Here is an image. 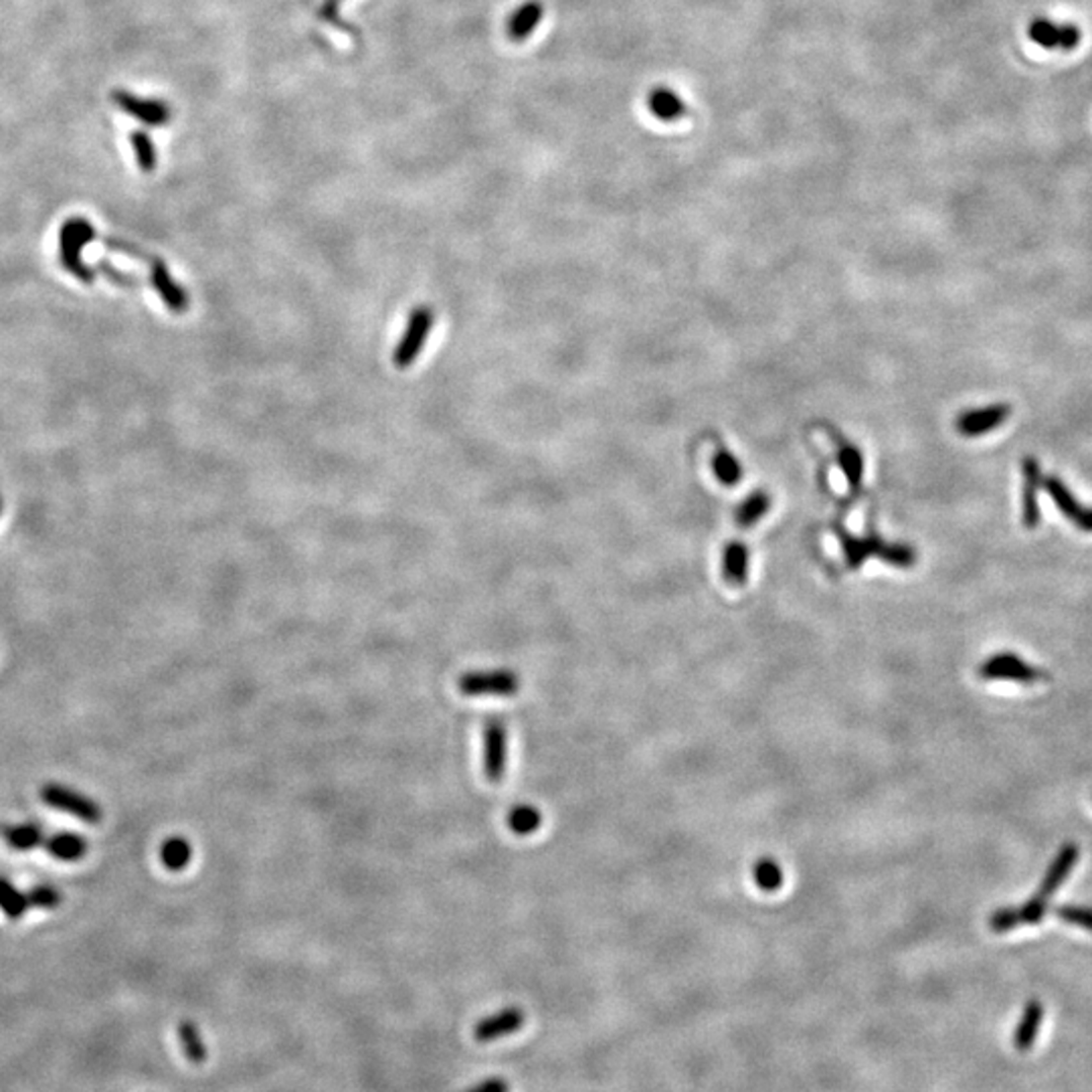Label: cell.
<instances>
[{"mask_svg":"<svg viewBox=\"0 0 1092 1092\" xmlns=\"http://www.w3.org/2000/svg\"><path fill=\"white\" fill-rule=\"evenodd\" d=\"M47 852L61 862H77L87 852V840L77 834H55L47 840Z\"/></svg>","mask_w":1092,"mask_h":1092,"instance_id":"cell-20","label":"cell"},{"mask_svg":"<svg viewBox=\"0 0 1092 1092\" xmlns=\"http://www.w3.org/2000/svg\"><path fill=\"white\" fill-rule=\"evenodd\" d=\"M838 536L842 540V549L846 555V565L850 569H860V565L868 557H878L885 563H891L899 569H911L917 563V553L913 547L905 544H889L876 534H868L866 538L850 536L848 532L838 530Z\"/></svg>","mask_w":1092,"mask_h":1092,"instance_id":"cell-2","label":"cell"},{"mask_svg":"<svg viewBox=\"0 0 1092 1092\" xmlns=\"http://www.w3.org/2000/svg\"><path fill=\"white\" fill-rule=\"evenodd\" d=\"M190 858H192V848L186 838L172 836L160 848V860L168 870L176 872V870L186 868L190 864Z\"/></svg>","mask_w":1092,"mask_h":1092,"instance_id":"cell-25","label":"cell"},{"mask_svg":"<svg viewBox=\"0 0 1092 1092\" xmlns=\"http://www.w3.org/2000/svg\"><path fill=\"white\" fill-rule=\"evenodd\" d=\"M148 263H150V283L154 291L158 293V298L166 304V308L172 314H184L190 306V300L184 287L178 281H174V277L170 275L162 259H150Z\"/></svg>","mask_w":1092,"mask_h":1092,"instance_id":"cell-13","label":"cell"},{"mask_svg":"<svg viewBox=\"0 0 1092 1092\" xmlns=\"http://www.w3.org/2000/svg\"><path fill=\"white\" fill-rule=\"evenodd\" d=\"M342 2H344V0H324V4H322V8H320V18L326 20V22H330V24H334V26H340V28H348V30H350V26H346V24L340 20V6H342Z\"/></svg>","mask_w":1092,"mask_h":1092,"instance_id":"cell-36","label":"cell"},{"mask_svg":"<svg viewBox=\"0 0 1092 1092\" xmlns=\"http://www.w3.org/2000/svg\"><path fill=\"white\" fill-rule=\"evenodd\" d=\"M542 16H544V6L538 0H528L520 4L508 20L510 38L512 40L528 38L534 32V28L540 24Z\"/></svg>","mask_w":1092,"mask_h":1092,"instance_id":"cell-18","label":"cell"},{"mask_svg":"<svg viewBox=\"0 0 1092 1092\" xmlns=\"http://www.w3.org/2000/svg\"><path fill=\"white\" fill-rule=\"evenodd\" d=\"M1046 913H1048V899L1036 895L1018 909L1020 925H1038V923H1042Z\"/></svg>","mask_w":1092,"mask_h":1092,"instance_id":"cell-33","label":"cell"},{"mask_svg":"<svg viewBox=\"0 0 1092 1092\" xmlns=\"http://www.w3.org/2000/svg\"><path fill=\"white\" fill-rule=\"evenodd\" d=\"M524 1022H526V1014L522 1008L518 1006H508L492 1016H486L482 1018L476 1026H474V1040L480 1042V1044H492L496 1040H502L510 1034H516L518 1030L524 1028Z\"/></svg>","mask_w":1092,"mask_h":1092,"instance_id":"cell-10","label":"cell"},{"mask_svg":"<svg viewBox=\"0 0 1092 1092\" xmlns=\"http://www.w3.org/2000/svg\"><path fill=\"white\" fill-rule=\"evenodd\" d=\"M1022 476H1024V490H1022V524L1026 528H1036L1040 524V490H1042V466L1034 455H1026L1022 459Z\"/></svg>","mask_w":1092,"mask_h":1092,"instance_id":"cell-12","label":"cell"},{"mask_svg":"<svg viewBox=\"0 0 1092 1092\" xmlns=\"http://www.w3.org/2000/svg\"><path fill=\"white\" fill-rule=\"evenodd\" d=\"M40 800L47 806H51L53 810L75 816L81 822L97 824L101 820V808L93 800L85 797L83 793H79V791H75L71 787L59 785V783H47L40 789Z\"/></svg>","mask_w":1092,"mask_h":1092,"instance_id":"cell-6","label":"cell"},{"mask_svg":"<svg viewBox=\"0 0 1092 1092\" xmlns=\"http://www.w3.org/2000/svg\"><path fill=\"white\" fill-rule=\"evenodd\" d=\"M712 466H715L717 478H719L725 486H735V484H739V480H741V476H743L741 466H739V461H737L727 449L721 447V449L717 451Z\"/></svg>","mask_w":1092,"mask_h":1092,"instance_id":"cell-30","label":"cell"},{"mask_svg":"<svg viewBox=\"0 0 1092 1092\" xmlns=\"http://www.w3.org/2000/svg\"><path fill=\"white\" fill-rule=\"evenodd\" d=\"M26 899H28V907L43 909V911H53L63 901L61 893L55 887H49V885H38V887L30 889Z\"/></svg>","mask_w":1092,"mask_h":1092,"instance_id":"cell-31","label":"cell"},{"mask_svg":"<svg viewBox=\"0 0 1092 1092\" xmlns=\"http://www.w3.org/2000/svg\"><path fill=\"white\" fill-rule=\"evenodd\" d=\"M1079 856H1081L1079 846H1077L1075 842H1067V844L1061 848V852L1057 854L1055 862L1048 866V870H1046V874H1044V880H1042V885H1040V893H1038V895L1044 897V899H1051V897L1061 889V885L1071 876L1073 868H1075L1077 862H1079Z\"/></svg>","mask_w":1092,"mask_h":1092,"instance_id":"cell-14","label":"cell"},{"mask_svg":"<svg viewBox=\"0 0 1092 1092\" xmlns=\"http://www.w3.org/2000/svg\"><path fill=\"white\" fill-rule=\"evenodd\" d=\"M769 508H771V498L765 492H755L737 510L739 526H745V528L753 526L755 522H759L767 514Z\"/></svg>","mask_w":1092,"mask_h":1092,"instance_id":"cell-28","label":"cell"},{"mask_svg":"<svg viewBox=\"0 0 1092 1092\" xmlns=\"http://www.w3.org/2000/svg\"><path fill=\"white\" fill-rule=\"evenodd\" d=\"M1016 927H1020L1018 909H1000L990 917V929L994 933H1008Z\"/></svg>","mask_w":1092,"mask_h":1092,"instance_id":"cell-35","label":"cell"},{"mask_svg":"<svg viewBox=\"0 0 1092 1092\" xmlns=\"http://www.w3.org/2000/svg\"><path fill=\"white\" fill-rule=\"evenodd\" d=\"M128 142L132 146V152H134V158H136V164L142 172L150 174L156 170L158 166V152H156V144L150 136V132L146 130H134L130 136H128Z\"/></svg>","mask_w":1092,"mask_h":1092,"instance_id":"cell-22","label":"cell"},{"mask_svg":"<svg viewBox=\"0 0 1092 1092\" xmlns=\"http://www.w3.org/2000/svg\"><path fill=\"white\" fill-rule=\"evenodd\" d=\"M753 878L763 893H775L783 885V870L773 858H761L753 868Z\"/></svg>","mask_w":1092,"mask_h":1092,"instance_id":"cell-29","label":"cell"},{"mask_svg":"<svg viewBox=\"0 0 1092 1092\" xmlns=\"http://www.w3.org/2000/svg\"><path fill=\"white\" fill-rule=\"evenodd\" d=\"M834 441H836V447H838V461L850 482V488L852 492L856 494L860 490V480H862V457H860V451L856 447H852L848 441H844L838 433H834Z\"/></svg>","mask_w":1092,"mask_h":1092,"instance_id":"cell-24","label":"cell"},{"mask_svg":"<svg viewBox=\"0 0 1092 1092\" xmlns=\"http://www.w3.org/2000/svg\"><path fill=\"white\" fill-rule=\"evenodd\" d=\"M176 1034H178V1040H180V1046H182V1053H184L186 1061L192 1063V1065H204L206 1059H208V1053H206V1046L202 1042L198 1026L192 1020H182L176 1026Z\"/></svg>","mask_w":1092,"mask_h":1092,"instance_id":"cell-21","label":"cell"},{"mask_svg":"<svg viewBox=\"0 0 1092 1092\" xmlns=\"http://www.w3.org/2000/svg\"><path fill=\"white\" fill-rule=\"evenodd\" d=\"M508 826L518 836H530L538 832V828L542 826V814L534 806H528V804L514 806L512 812L508 814Z\"/></svg>","mask_w":1092,"mask_h":1092,"instance_id":"cell-26","label":"cell"},{"mask_svg":"<svg viewBox=\"0 0 1092 1092\" xmlns=\"http://www.w3.org/2000/svg\"><path fill=\"white\" fill-rule=\"evenodd\" d=\"M457 688L464 696L482 698V696H496V698H508L514 696L520 690V678L512 670H480V672H468L459 678Z\"/></svg>","mask_w":1092,"mask_h":1092,"instance_id":"cell-4","label":"cell"},{"mask_svg":"<svg viewBox=\"0 0 1092 1092\" xmlns=\"http://www.w3.org/2000/svg\"><path fill=\"white\" fill-rule=\"evenodd\" d=\"M109 99L121 113H125L128 117L140 121L146 128L166 125L170 121V117H172V107L168 105V101H164L160 97L140 95V93H134L130 89L117 87V89H113L109 93Z\"/></svg>","mask_w":1092,"mask_h":1092,"instance_id":"cell-3","label":"cell"},{"mask_svg":"<svg viewBox=\"0 0 1092 1092\" xmlns=\"http://www.w3.org/2000/svg\"><path fill=\"white\" fill-rule=\"evenodd\" d=\"M28 909H30V907H28L26 895H22L10 880H6V878L0 876V911H2L8 919L16 921V919H20Z\"/></svg>","mask_w":1092,"mask_h":1092,"instance_id":"cell-27","label":"cell"},{"mask_svg":"<svg viewBox=\"0 0 1092 1092\" xmlns=\"http://www.w3.org/2000/svg\"><path fill=\"white\" fill-rule=\"evenodd\" d=\"M648 107L662 121H676L686 115L684 99L670 87H656L648 95Z\"/></svg>","mask_w":1092,"mask_h":1092,"instance_id":"cell-17","label":"cell"},{"mask_svg":"<svg viewBox=\"0 0 1092 1092\" xmlns=\"http://www.w3.org/2000/svg\"><path fill=\"white\" fill-rule=\"evenodd\" d=\"M95 271H97L99 275H103L105 279H109L111 283H115V285H123V287L140 285V279H138V277H134V275L128 273V271L117 269V267L111 265L107 259H99V261L95 263Z\"/></svg>","mask_w":1092,"mask_h":1092,"instance_id":"cell-34","label":"cell"},{"mask_svg":"<svg viewBox=\"0 0 1092 1092\" xmlns=\"http://www.w3.org/2000/svg\"><path fill=\"white\" fill-rule=\"evenodd\" d=\"M484 739V773L490 783H500L508 763V731L504 721L488 719L482 731Z\"/></svg>","mask_w":1092,"mask_h":1092,"instance_id":"cell-8","label":"cell"},{"mask_svg":"<svg viewBox=\"0 0 1092 1092\" xmlns=\"http://www.w3.org/2000/svg\"><path fill=\"white\" fill-rule=\"evenodd\" d=\"M1042 1022H1044V1006L1042 1002L1038 1000H1030L1024 1008V1014L1014 1030V1048L1018 1053H1028L1036 1040H1038V1034H1040V1028H1042Z\"/></svg>","mask_w":1092,"mask_h":1092,"instance_id":"cell-15","label":"cell"},{"mask_svg":"<svg viewBox=\"0 0 1092 1092\" xmlns=\"http://www.w3.org/2000/svg\"><path fill=\"white\" fill-rule=\"evenodd\" d=\"M1010 415V403H994L982 409H970L957 417V431L965 437H980L1002 427Z\"/></svg>","mask_w":1092,"mask_h":1092,"instance_id":"cell-11","label":"cell"},{"mask_svg":"<svg viewBox=\"0 0 1092 1092\" xmlns=\"http://www.w3.org/2000/svg\"><path fill=\"white\" fill-rule=\"evenodd\" d=\"M1042 488L1046 490V494L1053 498V502L1057 504V508L1065 514V518H1069L1071 522L1077 518V514L1081 512L1083 504L1079 502V498L1071 492V488L1055 474L1051 476H1044L1042 480Z\"/></svg>","mask_w":1092,"mask_h":1092,"instance_id":"cell-19","label":"cell"},{"mask_svg":"<svg viewBox=\"0 0 1092 1092\" xmlns=\"http://www.w3.org/2000/svg\"><path fill=\"white\" fill-rule=\"evenodd\" d=\"M1057 917L1073 927H1081L1092 933V909L1091 907H1079V905H1063L1057 909Z\"/></svg>","mask_w":1092,"mask_h":1092,"instance_id":"cell-32","label":"cell"},{"mask_svg":"<svg viewBox=\"0 0 1092 1092\" xmlns=\"http://www.w3.org/2000/svg\"><path fill=\"white\" fill-rule=\"evenodd\" d=\"M1028 36L1044 47V49H1061V51H1075L1081 45V28L1073 22L1059 24L1048 18H1034L1028 26Z\"/></svg>","mask_w":1092,"mask_h":1092,"instance_id":"cell-9","label":"cell"},{"mask_svg":"<svg viewBox=\"0 0 1092 1092\" xmlns=\"http://www.w3.org/2000/svg\"><path fill=\"white\" fill-rule=\"evenodd\" d=\"M984 680H1014L1020 684H1036L1048 680V674L1030 666L1016 654H996L980 666Z\"/></svg>","mask_w":1092,"mask_h":1092,"instance_id":"cell-7","label":"cell"},{"mask_svg":"<svg viewBox=\"0 0 1092 1092\" xmlns=\"http://www.w3.org/2000/svg\"><path fill=\"white\" fill-rule=\"evenodd\" d=\"M1073 522H1075L1083 532H1092V508L1083 506L1081 512L1077 514V518H1075Z\"/></svg>","mask_w":1092,"mask_h":1092,"instance_id":"cell-38","label":"cell"},{"mask_svg":"<svg viewBox=\"0 0 1092 1092\" xmlns=\"http://www.w3.org/2000/svg\"><path fill=\"white\" fill-rule=\"evenodd\" d=\"M0 834L12 850H20V852L32 850L40 846L43 842V830L36 824H18V826L8 824L0 830Z\"/></svg>","mask_w":1092,"mask_h":1092,"instance_id":"cell-23","label":"cell"},{"mask_svg":"<svg viewBox=\"0 0 1092 1092\" xmlns=\"http://www.w3.org/2000/svg\"><path fill=\"white\" fill-rule=\"evenodd\" d=\"M97 239V231L85 217H69L59 229L61 265L79 281L93 283L95 271L83 261V249Z\"/></svg>","mask_w":1092,"mask_h":1092,"instance_id":"cell-1","label":"cell"},{"mask_svg":"<svg viewBox=\"0 0 1092 1092\" xmlns=\"http://www.w3.org/2000/svg\"><path fill=\"white\" fill-rule=\"evenodd\" d=\"M431 326H433V310L429 306H419L411 318H409V324L401 336V342L395 350V356H393V362L397 368H407L411 366L419 352L423 350L425 342H427V336L431 332Z\"/></svg>","mask_w":1092,"mask_h":1092,"instance_id":"cell-5","label":"cell"},{"mask_svg":"<svg viewBox=\"0 0 1092 1092\" xmlns=\"http://www.w3.org/2000/svg\"><path fill=\"white\" fill-rule=\"evenodd\" d=\"M461 1092H510V1083L502 1077H490Z\"/></svg>","mask_w":1092,"mask_h":1092,"instance_id":"cell-37","label":"cell"},{"mask_svg":"<svg viewBox=\"0 0 1092 1092\" xmlns=\"http://www.w3.org/2000/svg\"><path fill=\"white\" fill-rule=\"evenodd\" d=\"M723 577L727 585L743 587L749 579V549L743 542H729L723 553Z\"/></svg>","mask_w":1092,"mask_h":1092,"instance_id":"cell-16","label":"cell"},{"mask_svg":"<svg viewBox=\"0 0 1092 1092\" xmlns=\"http://www.w3.org/2000/svg\"><path fill=\"white\" fill-rule=\"evenodd\" d=\"M0 512H2V498H0Z\"/></svg>","mask_w":1092,"mask_h":1092,"instance_id":"cell-39","label":"cell"}]
</instances>
